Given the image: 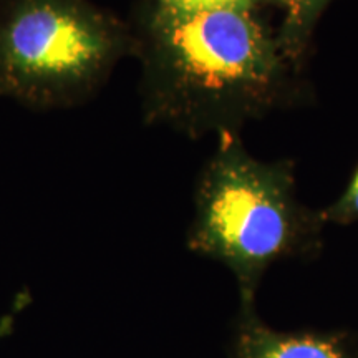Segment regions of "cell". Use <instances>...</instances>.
Returning a JSON list of instances; mask_svg holds the SVG:
<instances>
[{
  "label": "cell",
  "instance_id": "cell-2",
  "mask_svg": "<svg viewBox=\"0 0 358 358\" xmlns=\"http://www.w3.org/2000/svg\"><path fill=\"white\" fill-rule=\"evenodd\" d=\"M217 136L196 186L187 248L229 268L239 308H252L267 268L282 259L315 257L327 222L324 213L297 199L294 163H262L237 133Z\"/></svg>",
  "mask_w": 358,
  "mask_h": 358
},
{
  "label": "cell",
  "instance_id": "cell-5",
  "mask_svg": "<svg viewBox=\"0 0 358 358\" xmlns=\"http://www.w3.org/2000/svg\"><path fill=\"white\" fill-rule=\"evenodd\" d=\"M330 2L332 0H279L284 8V22L277 38L282 52L297 69H302L313 27Z\"/></svg>",
  "mask_w": 358,
  "mask_h": 358
},
{
  "label": "cell",
  "instance_id": "cell-4",
  "mask_svg": "<svg viewBox=\"0 0 358 358\" xmlns=\"http://www.w3.org/2000/svg\"><path fill=\"white\" fill-rule=\"evenodd\" d=\"M231 358H358V335L347 330L282 332L264 324L256 307L239 308Z\"/></svg>",
  "mask_w": 358,
  "mask_h": 358
},
{
  "label": "cell",
  "instance_id": "cell-1",
  "mask_svg": "<svg viewBox=\"0 0 358 358\" xmlns=\"http://www.w3.org/2000/svg\"><path fill=\"white\" fill-rule=\"evenodd\" d=\"M134 42L145 118L191 138L237 133L299 95L301 69L252 10L153 8Z\"/></svg>",
  "mask_w": 358,
  "mask_h": 358
},
{
  "label": "cell",
  "instance_id": "cell-6",
  "mask_svg": "<svg viewBox=\"0 0 358 358\" xmlns=\"http://www.w3.org/2000/svg\"><path fill=\"white\" fill-rule=\"evenodd\" d=\"M158 10L169 13H196L219 8H243L256 12L266 0H153Z\"/></svg>",
  "mask_w": 358,
  "mask_h": 358
},
{
  "label": "cell",
  "instance_id": "cell-7",
  "mask_svg": "<svg viewBox=\"0 0 358 358\" xmlns=\"http://www.w3.org/2000/svg\"><path fill=\"white\" fill-rule=\"evenodd\" d=\"M322 213H324L325 222L340 224V226L358 222V166L353 171L342 196Z\"/></svg>",
  "mask_w": 358,
  "mask_h": 358
},
{
  "label": "cell",
  "instance_id": "cell-3",
  "mask_svg": "<svg viewBox=\"0 0 358 358\" xmlns=\"http://www.w3.org/2000/svg\"><path fill=\"white\" fill-rule=\"evenodd\" d=\"M136 42L66 0H27L0 24V96L64 106L100 87Z\"/></svg>",
  "mask_w": 358,
  "mask_h": 358
}]
</instances>
